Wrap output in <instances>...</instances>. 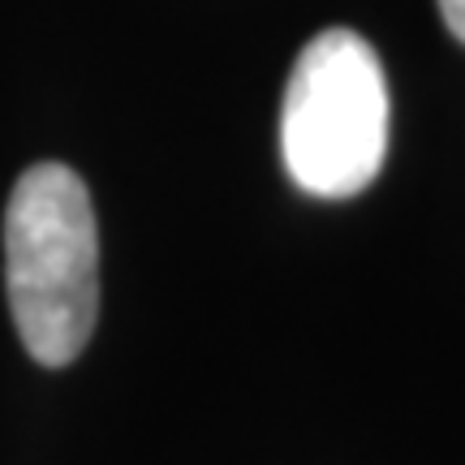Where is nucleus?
<instances>
[{
	"label": "nucleus",
	"mask_w": 465,
	"mask_h": 465,
	"mask_svg": "<svg viewBox=\"0 0 465 465\" xmlns=\"http://www.w3.org/2000/svg\"><path fill=\"white\" fill-rule=\"evenodd\" d=\"M5 289L35 362H74L100 315V232L83 177L35 164L5 207Z\"/></svg>",
	"instance_id": "obj_1"
},
{
	"label": "nucleus",
	"mask_w": 465,
	"mask_h": 465,
	"mask_svg": "<svg viewBox=\"0 0 465 465\" xmlns=\"http://www.w3.org/2000/svg\"><path fill=\"white\" fill-rule=\"evenodd\" d=\"M281 151L315 199H349L380 177L388 151V83L375 48L328 26L302 48L284 86Z\"/></svg>",
	"instance_id": "obj_2"
},
{
	"label": "nucleus",
	"mask_w": 465,
	"mask_h": 465,
	"mask_svg": "<svg viewBox=\"0 0 465 465\" xmlns=\"http://www.w3.org/2000/svg\"><path fill=\"white\" fill-rule=\"evenodd\" d=\"M440 14H444V26L465 44V0H440Z\"/></svg>",
	"instance_id": "obj_3"
}]
</instances>
